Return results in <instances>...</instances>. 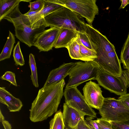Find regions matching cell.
<instances>
[{
	"instance_id": "6da1fadb",
	"label": "cell",
	"mask_w": 129,
	"mask_h": 129,
	"mask_svg": "<svg viewBox=\"0 0 129 129\" xmlns=\"http://www.w3.org/2000/svg\"><path fill=\"white\" fill-rule=\"evenodd\" d=\"M64 79L40 89L31 104L29 118L34 122L43 121L57 111L63 95Z\"/></svg>"
},
{
	"instance_id": "7a4b0ae2",
	"label": "cell",
	"mask_w": 129,
	"mask_h": 129,
	"mask_svg": "<svg viewBox=\"0 0 129 129\" xmlns=\"http://www.w3.org/2000/svg\"><path fill=\"white\" fill-rule=\"evenodd\" d=\"M4 19L13 24L16 37L29 47L34 46V40L36 36L47 27L45 24L37 28L31 26L26 16L20 12L19 6Z\"/></svg>"
},
{
	"instance_id": "3957f363",
	"label": "cell",
	"mask_w": 129,
	"mask_h": 129,
	"mask_svg": "<svg viewBox=\"0 0 129 129\" xmlns=\"http://www.w3.org/2000/svg\"><path fill=\"white\" fill-rule=\"evenodd\" d=\"M44 19L47 27L53 26L85 33L86 23L84 19L78 14L65 7L50 14Z\"/></svg>"
},
{
	"instance_id": "277c9868",
	"label": "cell",
	"mask_w": 129,
	"mask_h": 129,
	"mask_svg": "<svg viewBox=\"0 0 129 129\" xmlns=\"http://www.w3.org/2000/svg\"><path fill=\"white\" fill-rule=\"evenodd\" d=\"M71 70L66 88L77 87L88 80L95 79L99 68L94 61L76 62Z\"/></svg>"
},
{
	"instance_id": "5b68a950",
	"label": "cell",
	"mask_w": 129,
	"mask_h": 129,
	"mask_svg": "<svg viewBox=\"0 0 129 129\" xmlns=\"http://www.w3.org/2000/svg\"><path fill=\"white\" fill-rule=\"evenodd\" d=\"M102 118L113 122L129 120V109L120 101L114 98H105L102 108L99 110Z\"/></svg>"
},
{
	"instance_id": "8992f818",
	"label": "cell",
	"mask_w": 129,
	"mask_h": 129,
	"mask_svg": "<svg viewBox=\"0 0 129 129\" xmlns=\"http://www.w3.org/2000/svg\"><path fill=\"white\" fill-rule=\"evenodd\" d=\"M57 3L84 17L91 24L99 13L96 0H56Z\"/></svg>"
},
{
	"instance_id": "52a82bcc",
	"label": "cell",
	"mask_w": 129,
	"mask_h": 129,
	"mask_svg": "<svg viewBox=\"0 0 129 129\" xmlns=\"http://www.w3.org/2000/svg\"><path fill=\"white\" fill-rule=\"evenodd\" d=\"M95 80L100 85L110 92L120 96L127 93L128 87L122 75H113L100 67Z\"/></svg>"
},
{
	"instance_id": "ba28073f",
	"label": "cell",
	"mask_w": 129,
	"mask_h": 129,
	"mask_svg": "<svg viewBox=\"0 0 129 129\" xmlns=\"http://www.w3.org/2000/svg\"><path fill=\"white\" fill-rule=\"evenodd\" d=\"M63 95L65 103L69 106L84 116L87 115L94 118L96 117V112L88 104L77 87L65 88Z\"/></svg>"
},
{
	"instance_id": "9c48e42d",
	"label": "cell",
	"mask_w": 129,
	"mask_h": 129,
	"mask_svg": "<svg viewBox=\"0 0 129 129\" xmlns=\"http://www.w3.org/2000/svg\"><path fill=\"white\" fill-rule=\"evenodd\" d=\"M60 28L51 26L38 34L34 40V46L42 51L47 52L52 49L58 37Z\"/></svg>"
},
{
	"instance_id": "30bf717a",
	"label": "cell",
	"mask_w": 129,
	"mask_h": 129,
	"mask_svg": "<svg viewBox=\"0 0 129 129\" xmlns=\"http://www.w3.org/2000/svg\"><path fill=\"white\" fill-rule=\"evenodd\" d=\"M99 85L90 81L86 83L82 89L83 95L88 104L98 110L102 108L105 98Z\"/></svg>"
},
{
	"instance_id": "8fae6325",
	"label": "cell",
	"mask_w": 129,
	"mask_h": 129,
	"mask_svg": "<svg viewBox=\"0 0 129 129\" xmlns=\"http://www.w3.org/2000/svg\"><path fill=\"white\" fill-rule=\"evenodd\" d=\"M75 64V62H73L64 63L58 67L51 70L43 87L50 85L64 79L69 75L71 70Z\"/></svg>"
},
{
	"instance_id": "7c38bea8",
	"label": "cell",
	"mask_w": 129,
	"mask_h": 129,
	"mask_svg": "<svg viewBox=\"0 0 129 129\" xmlns=\"http://www.w3.org/2000/svg\"><path fill=\"white\" fill-rule=\"evenodd\" d=\"M63 107L62 113L65 127L75 128L84 116L65 103Z\"/></svg>"
},
{
	"instance_id": "4fadbf2b",
	"label": "cell",
	"mask_w": 129,
	"mask_h": 129,
	"mask_svg": "<svg viewBox=\"0 0 129 129\" xmlns=\"http://www.w3.org/2000/svg\"><path fill=\"white\" fill-rule=\"evenodd\" d=\"M0 102L6 105L10 112L19 111L23 106L19 99L14 97L3 87H0Z\"/></svg>"
},
{
	"instance_id": "5bb4252c",
	"label": "cell",
	"mask_w": 129,
	"mask_h": 129,
	"mask_svg": "<svg viewBox=\"0 0 129 129\" xmlns=\"http://www.w3.org/2000/svg\"><path fill=\"white\" fill-rule=\"evenodd\" d=\"M78 32L66 28H60L59 34L53 47L58 48L66 47L74 39L77 37Z\"/></svg>"
},
{
	"instance_id": "9a60e30c",
	"label": "cell",
	"mask_w": 129,
	"mask_h": 129,
	"mask_svg": "<svg viewBox=\"0 0 129 129\" xmlns=\"http://www.w3.org/2000/svg\"><path fill=\"white\" fill-rule=\"evenodd\" d=\"M21 0H0V21L10 15Z\"/></svg>"
},
{
	"instance_id": "2e32d148",
	"label": "cell",
	"mask_w": 129,
	"mask_h": 129,
	"mask_svg": "<svg viewBox=\"0 0 129 129\" xmlns=\"http://www.w3.org/2000/svg\"><path fill=\"white\" fill-rule=\"evenodd\" d=\"M15 43L14 35L9 30V35L0 55V61L10 58L14 44Z\"/></svg>"
},
{
	"instance_id": "e0dca14e",
	"label": "cell",
	"mask_w": 129,
	"mask_h": 129,
	"mask_svg": "<svg viewBox=\"0 0 129 129\" xmlns=\"http://www.w3.org/2000/svg\"><path fill=\"white\" fill-rule=\"evenodd\" d=\"M120 60L125 70L129 71V32L121 50Z\"/></svg>"
},
{
	"instance_id": "ac0fdd59",
	"label": "cell",
	"mask_w": 129,
	"mask_h": 129,
	"mask_svg": "<svg viewBox=\"0 0 129 129\" xmlns=\"http://www.w3.org/2000/svg\"><path fill=\"white\" fill-rule=\"evenodd\" d=\"M77 37L69 43L66 48L71 59L81 60V56L80 53L79 45L77 40Z\"/></svg>"
},
{
	"instance_id": "d6986e66",
	"label": "cell",
	"mask_w": 129,
	"mask_h": 129,
	"mask_svg": "<svg viewBox=\"0 0 129 129\" xmlns=\"http://www.w3.org/2000/svg\"><path fill=\"white\" fill-rule=\"evenodd\" d=\"M77 40L79 45L80 53L81 56V60L84 61H93L97 58V54L95 51L85 47L78 40L77 37Z\"/></svg>"
},
{
	"instance_id": "ffe728a7",
	"label": "cell",
	"mask_w": 129,
	"mask_h": 129,
	"mask_svg": "<svg viewBox=\"0 0 129 129\" xmlns=\"http://www.w3.org/2000/svg\"><path fill=\"white\" fill-rule=\"evenodd\" d=\"M49 124V129H65L62 113L60 110L55 113Z\"/></svg>"
},
{
	"instance_id": "44dd1931",
	"label": "cell",
	"mask_w": 129,
	"mask_h": 129,
	"mask_svg": "<svg viewBox=\"0 0 129 129\" xmlns=\"http://www.w3.org/2000/svg\"><path fill=\"white\" fill-rule=\"evenodd\" d=\"M29 63L31 71V79L34 86L36 87H39L37 68L34 56L32 53L29 55Z\"/></svg>"
},
{
	"instance_id": "7402d4cb",
	"label": "cell",
	"mask_w": 129,
	"mask_h": 129,
	"mask_svg": "<svg viewBox=\"0 0 129 129\" xmlns=\"http://www.w3.org/2000/svg\"><path fill=\"white\" fill-rule=\"evenodd\" d=\"M13 56L15 62V64L16 66H21L24 65L25 61L21 51L19 41L17 42L14 48Z\"/></svg>"
},
{
	"instance_id": "603a6c76",
	"label": "cell",
	"mask_w": 129,
	"mask_h": 129,
	"mask_svg": "<svg viewBox=\"0 0 129 129\" xmlns=\"http://www.w3.org/2000/svg\"><path fill=\"white\" fill-rule=\"evenodd\" d=\"M77 39L85 47L91 50L95 51L92 47L89 38L85 33L78 32Z\"/></svg>"
},
{
	"instance_id": "cb8c5ba5",
	"label": "cell",
	"mask_w": 129,
	"mask_h": 129,
	"mask_svg": "<svg viewBox=\"0 0 129 129\" xmlns=\"http://www.w3.org/2000/svg\"><path fill=\"white\" fill-rule=\"evenodd\" d=\"M28 7L30 8L29 11H41L44 5V0H36L34 2H30Z\"/></svg>"
},
{
	"instance_id": "d4e9b609",
	"label": "cell",
	"mask_w": 129,
	"mask_h": 129,
	"mask_svg": "<svg viewBox=\"0 0 129 129\" xmlns=\"http://www.w3.org/2000/svg\"><path fill=\"white\" fill-rule=\"evenodd\" d=\"M0 78L2 80H7L13 85L15 86H17L15 74L10 71H7Z\"/></svg>"
},
{
	"instance_id": "484cf974",
	"label": "cell",
	"mask_w": 129,
	"mask_h": 129,
	"mask_svg": "<svg viewBox=\"0 0 129 129\" xmlns=\"http://www.w3.org/2000/svg\"><path fill=\"white\" fill-rule=\"evenodd\" d=\"M96 120L99 129H113L109 121L102 117L97 118Z\"/></svg>"
},
{
	"instance_id": "4316f807",
	"label": "cell",
	"mask_w": 129,
	"mask_h": 129,
	"mask_svg": "<svg viewBox=\"0 0 129 129\" xmlns=\"http://www.w3.org/2000/svg\"><path fill=\"white\" fill-rule=\"evenodd\" d=\"M110 121L113 129H129V120L119 122Z\"/></svg>"
},
{
	"instance_id": "83f0119b",
	"label": "cell",
	"mask_w": 129,
	"mask_h": 129,
	"mask_svg": "<svg viewBox=\"0 0 129 129\" xmlns=\"http://www.w3.org/2000/svg\"><path fill=\"white\" fill-rule=\"evenodd\" d=\"M94 118L90 116L87 117L85 120V122L91 129H99L96 120H93Z\"/></svg>"
},
{
	"instance_id": "f1b7e54d",
	"label": "cell",
	"mask_w": 129,
	"mask_h": 129,
	"mask_svg": "<svg viewBox=\"0 0 129 129\" xmlns=\"http://www.w3.org/2000/svg\"><path fill=\"white\" fill-rule=\"evenodd\" d=\"M118 99L121 101L122 103L129 109V93H126L119 97Z\"/></svg>"
},
{
	"instance_id": "f546056e",
	"label": "cell",
	"mask_w": 129,
	"mask_h": 129,
	"mask_svg": "<svg viewBox=\"0 0 129 129\" xmlns=\"http://www.w3.org/2000/svg\"><path fill=\"white\" fill-rule=\"evenodd\" d=\"M75 129H91L86 123L84 118H83L79 122Z\"/></svg>"
},
{
	"instance_id": "4dcf8cb0",
	"label": "cell",
	"mask_w": 129,
	"mask_h": 129,
	"mask_svg": "<svg viewBox=\"0 0 129 129\" xmlns=\"http://www.w3.org/2000/svg\"><path fill=\"white\" fill-rule=\"evenodd\" d=\"M122 75L128 87H129V71L124 70L123 71Z\"/></svg>"
},
{
	"instance_id": "1f68e13d",
	"label": "cell",
	"mask_w": 129,
	"mask_h": 129,
	"mask_svg": "<svg viewBox=\"0 0 129 129\" xmlns=\"http://www.w3.org/2000/svg\"><path fill=\"white\" fill-rule=\"evenodd\" d=\"M2 124L5 129H12L11 125L8 121L4 122Z\"/></svg>"
},
{
	"instance_id": "d6a6232c",
	"label": "cell",
	"mask_w": 129,
	"mask_h": 129,
	"mask_svg": "<svg viewBox=\"0 0 129 129\" xmlns=\"http://www.w3.org/2000/svg\"><path fill=\"white\" fill-rule=\"evenodd\" d=\"M121 4L120 8H124L125 6L129 4V0H121Z\"/></svg>"
},
{
	"instance_id": "836d02e7",
	"label": "cell",
	"mask_w": 129,
	"mask_h": 129,
	"mask_svg": "<svg viewBox=\"0 0 129 129\" xmlns=\"http://www.w3.org/2000/svg\"><path fill=\"white\" fill-rule=\"evenodd\" d=\"M5 117L3 114L1 110L0 111V121L1 122H3V121L5 120Z\"/></svg>"
},
{
	"instance_id": "e575fe53",
	"label": "cell",
	"mask_w": 129,
	"mask_h": 129,
	"mask_svg": "<svg viewBox=\"0 0 129 129\" xmlns=\"http://www.w3.org/2000/svg\"><path fill=\"white\" fill-rule=\"evenodd\" d=\"M65 129H75V128H72L69 127H65Z\"/></svg>"
}]
</instances>
